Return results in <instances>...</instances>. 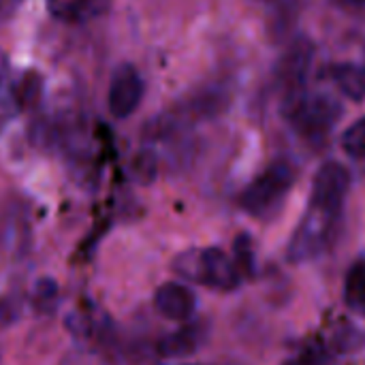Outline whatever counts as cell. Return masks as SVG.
I'll use <instances>...</instances> for the list:
<instances>
[{
	"instance_id": "cell-1",
	"label": "cell",
	"mask_w": 365,
	"mask_h": 365,
	"mask_svg": "<svg viewBox=\"0 0 365 365\" xmlns=\"http://www.w3.org/2000/svg\"><path fill=\"white\" fill-rule=\"evenodd\" d=\"M173 269L182 278L220 293L235 291L242 284V274L233 257H229L218 246L203 248V250H188L180 255L173 263Z\"/></svg>"
},
{
	"instance_id": "cell-2",
	"label": "cell",
	"mask_w": 365,
	"mask_h": 365,
	"mask_svg": "<svg viewBox=\"0 0 365 365\" xmlns=\"http://www.w3.org/2000/svg\"><path fill=\"white\" fill-rule=\"evenodd\" d=\"M293 184L295 167L289 160H276L246 186L242 192V207L259 220H269L284 205Z\"/></svg>"
},
{
	"instance_id": "cell-3",
	"label": "cell",
	"mask_w": 365,
	"mask_h": 365,
	"mask_svg": "<svg viewBox=\"0 0 365 365\" xmlns=\"http://www.w3.org/2000/svg\"><path fill=\"white\" fill-rule=\"evenodd\" d=\"M340 218H342L340 212L308 203V210L289 242V250H287L289 261L304 263L323 255L338 231Z\"/></svg>"
},
{
	"instance_id": "cell-4",
	"label": "cell",
	"mask_w": 365,
	"mask_h": 365,
	"mask_svg": "<svg viewBox=\"0 0 365 365\" xmlns=\"http://www.w3.org/2000/svg\"><path fill=\"white\" fill-rule=\"evenodd\" d=\"M293 128L308 141H323L342 115V105L325 92H306L295 105L282 111Z\"/></svg>"
},
{
	"instance_id": "cell-5",
	"label": "cell",
	"mask_w": 365,
	"mask_h": 365,
	"mask_svg": "<svg viewBox=\"0 0 365 365\" xmlns=\"http://www.w3.org/2000/svg\"><path fill=\"white\" fill-rule=\"evenodd\" d=\"M314 60V45L306 36H297L276 64V81L282 92V111L295 105L308 90V73Z\"/></svg>"
},
{
	"instance_id": "cell-6",
	"label": "cell",
	"mask_w": 365,
	"mask_h": 365,
	"mask_svg": "<svg viewBox=\"0 0 365 365\" xmlns=\"http://www.w3.org/2000/svg\"><path fill=\"white\" fill-rule=\"evenodd\" d=\"M143 98V79L139 71L133 64H120L109 81V92H107V105L109 111L115 120H126L130 118Z\"/></svg>"
},
{
	"instance_id": "cell-7",
	"label": "cell",
	"mask_w": 365,
	"mask_h": 365,
	"mask_svg": "<svg viewBox=\"0 0 365 365\" xmlns=\"http://www.w3.org/2000/svg\"><path fill=\"white\" fill-rule=\"evenodd\" d=\"M349 188H351L349 169L342 163L329 160L314 175L312 190H310V203H319V205L344 212Z\"/></svg>"
},
{
	"instance_id": "cell-8",
	"label": "cell",
	"mask_w": 365,
	"mask_h": 365,
	"mask_svg": "<svg viewBox=\"0 0 365 365\" xmlns=\"http://www.w3.org/2000/svg\"><path fill=\"white\" fill-rule=\"evenodd\" d=\"M154 308L160 317L178 323H186L192 319L197 310L195 293L182 282H167L154 295Z\"/></svg>"
},
{
	"instance_id": "cell-9",
	"label": "cell",
	"mask_w": 365,
	"mask_h": 365,
	"mask_svg": "<svg viewBox=\"0 0 365 365\" xmlns=\"http://www.w3.org/2000/svg\"><path fill=\"white\" fill-rule=\"evenodd\" d=\"M203 336H205L203 327H199V325H184L178 331L165 336L158 342V355L167 357V359L188 357V355H192L201 346Z\"/></svg>"
},
{
	"instance_id": "cell-10",
	"label": "cell",
	"mask_w": 365,
	"mask_h": 365,
	"mask_svg": "<svg viewBox=\"0 0 365 365\" xmlns=\"http://www.w3.org/2000/svg\"><path fill=\"white\" fill-rule=\"evenodd\" d=\"M109 0H47V11L58 21H81L101 15Z\"/></svg>"
},
{
	"instance_id": "cell-11",
	"label": "cell",
	"mask_w": 365,
	"mask_h": 365,
	"mask_svg": "<svg viewBox=\"0 0 365 365\" xmlns=\"http://www.w3.org/2000/svg\"><path fill=\"white\" fill-rule=\"evenodd\" d=\"M331 79L340 88V92L359 103L365 98V66L355 62H340L331 66Z\"/></svg>"
},
{
	"instance_id": "cell-12",
	"label": "cell",
	"mask_w": 365,
	"mask_h": 365,
	"mask_svg": "<svg viewBox=\"0 0 365 365\" xmlns=\"http://www.w3.org/2000/svg\"><path fill=\"white\" fill-rule=\"evenodd\" d=\"M43 94V77L34 71L24 73L13 86V103L17 109H34Z\"/></svg>"
},
{
	"instance_id": "cell-13",
	"label": "cell",
	"mask_w": 365,
	"mask_h": 365,
	"mask_svg": "<svg viewBox=\"0 0 365 365\" xmlns=\"http://www.w3.org/2000/svg\"><path fill=\"white\" fill-rule=\"evenodd\" d=\"M344 302L351 310L365 314V259L357 261L346 274Z\"/></svg>"
},
{
	"instance_id": "cell-14",
	"label": "cell",
	"mask_w": 365,
	"mask_h": 365,
	"mask_svg": "<svg viewBox=\"0 0 365 365\" xmlns=\"http://www.w3.org/2000/svg\"><path fill=\"white\" fill-rule=\"evenodd\" d=\"M342 150L355 158V160H361L365 158V115L359 118L355 124H351L344 135H342Z\"/></svg>"
},
{
	"instance_id": "cell-15",
	"label": "cell",
	"mask_w": 365,
	"mask_h": 365,
	"mask_svg": "<svg viewBox=\"0 0 365 365\" xmlns=\"http://www.w3.org/2000/svg\"><path fill=\"white\" fill-rule=\"evenodd\" d=\"M231 257H233L242 278H250L255 274V250H252V242L248 235H240L235 240Z\"/></svg>"
},
{
	"instance_id": "cell-16",
	"label": "cell",
	"mask_w": 365,
	"mask_h": 365,
	"mask_svg": "<svg viewBox=\"0 0 365 365\" xmlns=\"http://www.w3.org/2000/svg\"><path fill=\"white\" fill-rule=\"evenodd\" d=\"M364 334L351 323H346L334 331V349L338 353H355L364 346Z\"/></svg>"
},
{
	"instance_id": "cell-17",
	"label": "cell",
	"mask_w": 365,
	"mask_h": 365,
	"mask_svg": "<svg viewBox=\"0 0 365 365\" xmlns=\"http://www.w3.org/2000/svg\"><path fill=\"white\" fill-rule=\"evenodd\" d=\"M133 169L139 182H152L156 175V158L152 152H139V156L133 160Z\"/></svg>"
},
{
	"instance_id": "cell-18",
	"label": "cell",
	"mask_w": 365,
	"mask_h": 365,
	"mask_svg": "<svg viewBox=\"0 0 365 365\" xmlns=\"http://www.w3.org/2000/svg\"><path fill=\"white\" fill-rule=\"evenodd\" d=\"M34 304L41 308V310H49L53 304H56V284L53 280H38L36 289H34Z\"/></svg>"
},
{
	"instance_id": "cell-19",
	"label": "cell",
	"mask_w": 365,
	"mask_h": 365,
	"mask_svg": "<svg viewBox=\"0 0 365 365\" xmlns=\"http://www.w3.org/2000/svg\"><path fill=\"white\" fill-rule=\"evenodd\" d=\"M24 0H0V26L13 17V13L21 6Z\"/></svg>"
},
{
	"instance_id": "cell-20",
	"label": "cell",
	"mask_w": 365,
	"mask_h": 365,
	"mask_svg": "<svg viewBox=\"0 0 365 365\" xmlns=\"http://www.w3.org/2000/svg\"><path fill=\"white\" fill-rule=\"evenodd\" d=\"M336 2L349 11H365V0H336Z\"/></svg>"
},
{
	"instance_id": "cell-21",
	"label": "cell",
	"mask_w": 365,
	"mask_h": 365,
	"mask_svg": "<svg viewBox=\"0 0 365 365\" xmlns=\"http://www.w3.org/2000/svg\"><path fill=\"white\" fill-rule=\"evenodd\" d=\"M2 79H4V66H0V86H2Z\"/></svg>"
},
{
	"instance_id": "cell-22",
	"label": "cell",
	"mask_w": 365,
	"mask_h": 365,
	"mask_svg": "<svg viewBox=\"0 0 365 365\" xmlns=\"http://www.w3.org/2000/svg\"><path fill=\"white\" fill-rule=\"evenodd\" d=\"M190 365H192V364H190ZM195 365H199V364H195Z\"/></svg>"
}]
</instances>
